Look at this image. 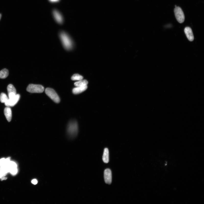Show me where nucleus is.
I'll return each mask as SVG.
<instances>
[{"label":"nucleus","instance_id":"obj_1","mask_svg":"<svg viewBox=\"0 0 204 204\" xmlns=\"http://www.w3.org/2000/svg\"><path fill=\"white\" fill-rule=\"evenodd\" d=\"M67 131L69 136L72 138L74 137L77 135L78 132V125L76 121H72L69 123Z\"/></svg>","mask_w":204,"mask_h":204},{"label":"nucleus","instance_id":"obj_2","mask_svg":"<svg viewBox=\"0 0 204 204\" xmlns=\"http://www.w3.org/2000/svg\"><path fill=\"white\" fill-rule=\"evenodd\" d=\"M60 37L64 48L67 50H71L73 46V43L68 35L65 32H62L60 34Z\"/></svg>","mask_w":204,"mask_h":204},{"label":"nucleus","instance_id":"obj_3","mask_svg":"<svg viewBox=\"0 0 204 204\" xmlns=\"http://www.w3.org/2000/svg\"><path fill=\"white\" fill-rule=\"evenodd\" d=\"M45 94L54 102L58 103L60 102V99L55 91L53 89L46 88L45 90Z\"/></svg>","mask_w":204,"mask_h":204},{"label":"nucleus","instance_id":"obj_4","mask_svg":"<svg viewBox=\"0 0 204 204\" xmlns=\"http://www.w3.org/2000/svg\"><path fill=\"white\" fill-rule=\"evenodd\" d=\"M27 90L31 93H42L44 91V88L42 85L30 84L28 85Z\"/></svg>","mask_w":204,"mask_h":204},{"label":"nucleus","instance_id":"obj_5","mask_svg":"<svg viewBox=\"0 0 204 204\" xmlns=\"http://www.w3.org/2000/svg\"><path fill=\"white\" fill-rule=\"evenodd\" d=\"M175 17L178 22L180 23L184 22L185 20V15L182 9L180 7H175L174 9Z\"/></svg>","mask_w":204,"mask_h":204},{"label":"nucleus","instance_id":"obj_6","mask_svg":"<svg viewBox=\"0 0 204 204\" xmlns=\"http://www.w3.org/2000/svg\"><path fill=\"white\" fill-rule=\"evenodd\" d=\"M20 95L16 94L14 97L9 99L5 103V105L7 107H13L16 105L20 99Z\"/></svg>","mask_w":204,"mask_h":204},{"label":"nucleus","instance_id":"obj_7","mask_svg":"<svg viewBox=\"0 0 204 204\" xmlns=\"http://www.w3.org/2000/svg\"><path fill=\"white\" fill-rule=\"evenodd\" d=\"M104 178L105 182L108 184L110 185L112 182V173L109 169H105L104 172Z\"/></svg>","mask_w":204,"mask_h":204},{"label":"nucleus","instance_id":"obj_8","mask_svg":"<svg viewBox=\"0 0 204 204\" xmlns=\"http://www.w3.org/2000/svg\"><path fill=\"white\" fill-rule=\"evenodd\" d=\"M9 99L14 97L17 94L16 90L15 88L12 84H9L7 87Z\"/></svg>","mask_w":204,"mask_h":204},{"label":"nucleus","instance_id":"obj_9","mask_svg":"<svg viewBox=\"0 0 204 204\" xmlns=\"http://www.w3.org/2000/svg\"><path fill=\"white\" fill-rule=\"evenodd\" d=\"M184 32L188 40L192 42L194 40V36L191 28L189 27H186L185 28Z\"/></svg>","mask_w":204,"mask_h":204},{"label":"nucleus","instance_id":"obj_10","mask_svg":"<svg viewBox=\"0 0 204 204\" xmlns=\"http://www.w3.org/2000/svg\"><path fill=\"white\" fill-rule=\"evenodd\" d=\"M53 14L54 17L57 22L60 24L63 23V17L60 12L55 10H54Z\"/></svg>","mask_w":204,"mask_h":204},{"label":"nucleus","instance_id":"obj_11","mask_svg":"<svg viewBox=\"0 0 204 204\" xmlns=\"http://www.w3.org/2000/svg\"><path fill=\"white\" fill-rule=\"evenodd\" d=\"M4 114L8 121L10 122L11 121L12 116L11 108L8 107L5 108L4 110Z\"/></svg>","mask_w":204,"mask_h":204},{"label":"nucleus","instance_id":"obj_12","mask_svg":"<svg viewBox=\"0 0 204 204\" xmlns=\"http://www.w3.org/2000/svg\"><path fill=\"white\" fill-rule=\"evenodd\" d=\"M87 86L83 87H77L75 88L73 90L72 92L75 94H78L86 91L87 89Z\"/></svg>","mask_w":204,"mask_h":204},{"label":"nucleus","instance_id":"obj_13","mask_svg":"<svg viewBox=\"0 0 204 204\" xmlns=\"http://www.w3.org/2000/svg\"><path fill=\"white\" fill-rule=\"evenodd\" d=\"M103 160L105 163H107L109 162V152L107 148L104 149V153L103 156Z\"/></svg>","mask_w":204,"mask_h":204},{"label":"nucleus","instance_id":"obj_14","mask_svg":"<svg viewBox=\"0 0 204 204\" xmlns=\"http://www.w3.org/2000/svg\"><path fill=\"white\" fill-rule=\"evenodd\" d=\"M88 82L86 80H81L74 83L75 86L76 87H83L87 86Z\"/></svg>","mask_w":204,"mask_h":204},{"label":"nucleus","instance_id":"obj_15","mask_svg":"<svg viewBox=\"0 0 204 204\" xmlns=\"http://www.w3.org/2000/svg\"><path fill=\"white\" fill-rule=\"evenodd\" d=\"M9 75L8 69H4L0 71V78L4 79L7 78Z\"/></svg>","mask_w":204,"mask_h":204},{"label":"nucleus","instance_id":"obj_16","mask_svg":"<svg viewBox=\"0 0 204 204\" xmlns=\"http://www.w3.org/2000/svg\"><path fill=\"white\" fill-rule=\"evenodd\" d=\"M9 99L7 95L4 93H2L0 95V101L2 103H6Z\"/></svg>","mask_w":204,"mask_h":204},{"label":"nucleus","instance_id":"obj_17","mask_svg":"<svg viewBox=\"0 0 204 204\" xmlns=\"http://www.w3.org/2000/svg\"><path fill=\"white\" fill-rule=\"evenodd\" d=\"M83 77L80 75L78 74H75L73 75L71 78V79L72 80L76 81L78 80L79 81L80 80L83 79Z\"/></svg>","mask_w":204,"mask_h":204},{"label":"nucleus","instance_id":"obj_18","mask_svg":"<svg viewBox=\"0 0 204 204\" xmlns=\"http://www.w3.org/2000/svg\"><path fill=\"white\" fill-rule=\"evenodd\" d=\"M18 170L17 167L11 168L9 170V172L13 175H16L17 173Z\"/></svg>","mask_w":204,"mask_h":204},{"label":"nucleus","instance_id":"obj_19","mask_svg":"<svg viewBox=\"0 0 204 204\" xmlns=\"http://www.w3.org/2000/svg\"><path fill=\"white\" fill-rule=\"evenodd\" d=\"M5 159L3 158L0 159V166L3 164L5 162Z\"/></svg>","mask_w":204,"mask_h":204},{"label":"nucleus","instance_id":"obj_20","mask_svg":"<svg viewBox=\"0 0 204 204\" xmlns=\"http://www.w3.org/2000/svg\"><path fill=\"white\" fill-rule=\"evenodd\" d=\"M32 183L33 184L35 185L37 184L38 183L37 180L35 179H33L32 180Z\"/></svg>","mask_w":204,"mask_h":204},{"label":"nucleus","instance_id":"obj_21","mask_svg":"<svg viewBox=\"0 0 204 204\" xmlns=\"http://www.w3.org/2000/svg\"><path fill=\"white\" fill-rule=\"evenodd\" d=\"M6 175L0 171V179L2 178L3 177H5Z\"/></svg>","mask_w":204,"mask_h":204},{"label":"nucleus","instance_id":"obj_22","mask_svg":"<svg viewBox=\"0 0 204 204\" xmlns=\"http://www.w3.org/2000/svg\"><path fill=\"white\" fill-rule=\"evenodd\" d=\"M49 1L51 2H59L60 0H49Z\"/></svg>","mask_w":204,"mask_h":204},{"label":"nucleus","instance_id":"obj_23","mask_svg":"<svg viewBox=\"0 0 204 204\" xmlns=\"http://www.w3.org/2000/svg\"><path fill=\"white\" fill-rule=\"evenodd\" d=\"M7 177H3L1 178V181H3V180H6L7 179Z\"/></svg>","mask_w":204,"mask_h":204},{"label":"nucleus","instance_id":"obj_24","mask_svg":"<svg viewBox=\"0 0 204 204\" xmlns=\"http://www.w3.org/2000/svg\"><path fill=\"white\" fill-rule=\"evenodd\" d=\"M2 17V15L1 14H0V20H1Z\"/></svg>","mask_w":204,"mask_h":204}]
</instances>
